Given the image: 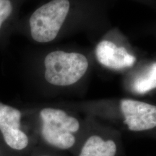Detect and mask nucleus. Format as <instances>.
Listing matches in <instances>:
<instances>
[{
	"mask_svg": "<svg viewBox=\"0 0 156 156\" xmlns=\"http://www.w3.org/2000/svg\"><path fill=\"white\" fill-rule=\"evenodd\" d=\"M88 65L83 54L54 51L45 58V79L56 86H69L85 75Z\"/></svg>",
	"mask_w": 156,
	"mask_h": 156,
	"instance_id": "f257e3e1",
	"label": "nucleus"
},
{
	"mask_svg": "<svg viewBox=\"0 0 156 156\" xmlns=\"http://www.w3.org/2000/svg\"><path fill=\"white\" fill-rule=\"evenodd\" d=\"M42 122L41 133L48 145L61 150L71 148L75 143L74 133L80 129V123L75 117L63 110L46 108L40 112Z\"/></svg>",
	"mask_w": 156,
	"mask_h": 156,
	"instance_id": "f03ea898",
	"label": "nucleus"
},
{
	"mask_svg": "<svg viewBox=\"0 0 156 156\" xmlns=\"http://www.w3.org/2000/svg\"><path fill=\"white\" fill-rule=\"evenodd\" d=\"M69 8V0H51L35 10L29 20L34 40L38 43L54 40L67 18Z\"/></svg>",
	"mask_w": 156,
	"mask_h": 156,
	"instance_id": "7ed1b4c3",
	"label": "nucleus"
},
{
	"mask_svg": "<svg viewBox=\"0 0 156 156\" xmlns=\"http://www.w3.org/2000/svg\"><path fill=\"white\" fill-rule=\"evenodd\" d=\"M129 129L142 132L156 127V106L143 101L123 99L120 103Z\"/></svg>",
	"mask_w": 156,
	"mask_h": 156,
	"instance_id": "20e7f679",
	"label": "nucleus"
},
{
	"mask_svg": "<svg viewBox=\"0 0 156 156\" xmlns=\"http://www.w3.org/2000/svg\"><path fill=\"white\" fill-rule=\"evenodd\" d=\"M21 116L18 109L0 103V132L6 145L15 151L24 150L29 144L28 136L20 129Z\"/></svg>",
	"mask_w": 156,
	"mask_h": 156,
	"instance_id": "39448f33",
	"label": "nucleus"
},
{
	"mask_svg": "<svg viewBox=\"0 0 156 156\" xmlns=\"http://www.w3.org/2000/svg\"><path fill=\"white\" fill-rule=\"evenodd\" d=\"M95 56L99 63L113 69H122L131 67L136 58L124 47L117 46L114 43L103 40L95 48Z\"/></svg>",
	"mask_w": 156,
	"mask_h": 156,
	"instance_id": "423d86ee",
	"label": "nucleus"
},
{
	"mask_svg": "<svg viewBox=\"0 0 156 156\" xmlns=\"http://www.w3.org/2000/svg\"><path fill=\"white\" fill-rule=\"evenodd\" d=\"M116 145L113 140L105 141L101 136H90L84 144L79 156H115Z\"/></svg>",
	"mask_w": 156,
	"mask_h": 156,
	"instance_id": "0eeeda50",
	"label": "nucleus"
},
{
	"mask_svg": "<svg viewBox=\"0 0 156 156\" xmlns=\"http://www.w3.org/2000/svg\"><path fill=\"white\" fill-rule=\"evenodd\" d=\"M132 87L134 92L139 94L156 89V62L150 64L145 71L136 78Z\"/></svg>",
	"mask_w": 156,
	"mask_h": 156,
	"instance_id": "6e6552de",
	"label": "nucleus"
},
{
	"mask_svg": "<svg viewBox=\"0 0 156 156\" xmlns=\"http://www.w3.org/2000/svg\"><path fill=\"white\" fill-rule=\"evenodd\" d=\"M14 5L12 0H0V28L13 12Z\"/></svg>",
	"mask_w": 156,
	"mask_h": 156,
	"instance_id": "1a4fd4ad",
	"label": "nucleus"
},
{
	"mask_svg": "<svg viewBox=\"0 0 156 156\" xmlns=\"http://www.w3.org/2000/svg\"><path fill=\"white\" fill-rule=\"evenodd\" d=\"M41 156H50V155H41Z\"/></svg>",
	"mask_w": 156,
	"mask_h": 156,
	"instance_id": "9d476101",
	"label": "nucleus"
}]
</instances>
